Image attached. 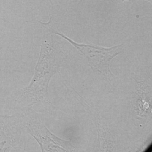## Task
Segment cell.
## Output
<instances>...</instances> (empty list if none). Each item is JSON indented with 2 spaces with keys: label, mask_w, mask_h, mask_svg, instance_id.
Returning <instances> with one entry per match:
<instances>
[{
  "label": "cell",
  "mask_w": 152,
  "mask_h": 152,
  "mask_svg": "<svg viewBox=\"0 0 152 152\" xmlns=\"http://www.w3.org/2000/svg\"><path fill=\"white\" fill-rule=\"evenodd\" d=\"M55 59L54 50L43 38L39 58L31 81L14 94L16 103L28 113H32L33 108L47 96L49 80L55 72Z\"/></svg>",
  "instance_id": "obj_1"
},
{
  "label": "cell",
  "mask_w": 152,
  "mask_h": 152,
  "mask_svg": "<svg viewBox=\"0 0 152 152\" xmlns=\"http://www.w3.org/2000/svg\"><path fill=\"white\" fill-rule=\"evenodd\" d=\"M26 127L29 134L39 144L42 152H76L67 141L55 136L41 121L28 116Z\"/></svg>",
  "instance_id": "obj_2"
},
{
  "label": "cell",
  "mask_w": 152,
  "mask_h": 152,
  "mask_svg": "<svg viewBox=\"0 0 152 152\" xmlns=\"http://www.w3.org/2000/svg\"><path fill=\"white\" fill-rule=\"evenodd\" d=\"M58 34L71 42V44L75 46L77 49L81 51L82 54L87 58L91 65L94 66L96 69L101 71L103 73H105L108 71L110 60L114 57V56L118 54L117 51L114 50V49L117 48L105 49L88 45L76 44L62 33H58Z\"/></svg>",
  "instance_id": "obj_3"
},
{
  "label": "cell",
  "mask_w": 152,
  "mask_h": 152,
  "mask_svg": "<svg viewBox=\"0 0 152 152\" xmlns=\"http://www.w3.org/2000/svg\"><path fill=\"white\" fill-rule=\"evenodd\" d=\"M20 125L15 116L0 114V152H12Z\"/></svg>",
  "instance_id": "obj_4"
}]
</instances>
